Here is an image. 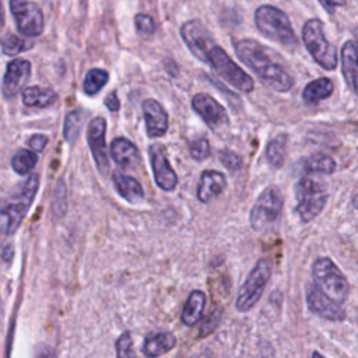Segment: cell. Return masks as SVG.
<instances>
[{"label": "cell", "instance_id": "cell-15", "mask_svg": "<svg viewBox=\"0 0 358 358\" xmlns=\"http://www.w3.org/2000/svg\"><path fill=\"white\" fill-rule=\"evenodd\" d=\"M105 131H106V122L101 116L92 119L87 127V141H88L90 150L92 152L94 161L102 173L108 172V169H109V159L106 155Z\"/></svg>", "mask_w": 358, "mask_h": 358}, {"label": "cell", "instance_id": "cell-23", "mask_svg": "<svg viewBox=\"0 0 358 358\" xmlns=\"http://www.w3.org/2000/svg\"><path fill=\"white\" fill-rule=\"evenodd\" d=\"M206 308V295L203 291L194 289L190 292L187 301L185 302V306L182 309V322L186 326H194L203 316Z\"/></svg>", "mask_w": 358, "mask_h": 358}, {"label": "cell", "instance_id": "cell-12", "mask_svg": "<svg viewBox=\"0 0 358 358\" xmlns=\"http://www.w3.org/2000/svg\"><path fill=\"white\" fill-rule=\"evenodd\" d=\"M306 303L308 308L317 316L331 320L341 322L345 319V310L341 303L333 301L323 291H320L315 282L306 285Z\"/></svg>", "mask_w": 358, "mask_h": 358}, {"label": "cell", "instance_id": "cell-9", "mask_svg": "<svg viewBox=\"0 0 358 358\" xmlns=\"http://www.w3.org/2000/svg\"><path fill=\"white\" fill-rule=\"evenodd\" d=\"M284 199L281 190L277 186H267L256 199L250 214L249 221L255 231H263L273 225L282 210Z\"/></svg>", "mask_w": 358, "mask_h": 358}, {"label": "cell", "instance_id": "cell-36", "mask_svg": "<svg viewBox=\"0 0 358 358\" xmlns=\"http://www.w3.org/2000/svg\"><path fill=\"white\" fill-rule=\"evenodd\" d=\"M220 161L229 169V171H236L242 166V159L241 157L231 151V150H221L220 151Z\"/></svg>", "mask_w": 358, "mask_h": 358}, {"label": "cell", "instance_id": "cell-24", "mask_svg": "<svg viewBox=\"0 0 358 358\" xmlns=\"http://www.w3.org/2000/svg\"><path fill=\"white\" fill-rule=\"evenodd\" d=\"M175 343H176V338L169 331L151 334L144 341L143 354L147 357H159L171 351L175 347Z\"/></svg>", "mask_w": 358, "mask_h": 358}, {"label": "cell", "instance_id": "cell-11", "mask_svg": "<svg viewBox=\"0 0 358 358\" xmlns=\"http://www.w3.org/2000/svg\"><path fill=\"white\" fill-rule=\"evenodd\" d=\"M180 35L189 50L201 62L207 63L210 50L215 46L214 38L208 29L196 20L187 21L180 28Z\"/></svg>", "mask_w": 358, "mask_h": 358}, {"label": "cell", "instance_id": "cell-26", "mask_svg": "<svg viewBox=\"0 0 358 358\" xmlns=\"http://www.w3.org/2000/svg\"><path fill=\"white\" fill-rule=\"evenodd\" d=\"M303 169L310 173H320V175H331L336 171V161L329 157L327 154H313L303 159L302 162Z\"/></svg>", "mask_w": 358, "mask_h": 358}, {"label": "cell", "instance_id": "cell-4", "mask_svg": "<svg viewBox=\"0 0 358 358\" xmlns=\"http://www.w3.org/2000/svg\"><path fill=\"white\" fill-rule=\"evenodd\" d=\"M327 187L323 180L315 176H303L295 185L296 213L303 222L316 218L327 203Z\"/></svg>", "mask_w": 358, "mask_h": 358}, {"label": "cell", "instance_id": "cell-25", "mask_svg": "<svg viewBox=\"0 0 358 358\" xmlns=\"http://www.w3.org/2000/svg\"><path fill=\"white\" fill-rule=\"evenodd\" d=\"M57 99V94L50 88L28 87L22 91V102L29 108H46Z\"/></svg>", "mask_w": 358, "mask_h": 358}, {"label": "cell", "instance_id": "cell-14", "mask_svg": "<svg viewBox=\"0 0 358 358\" xmlns=\"http://www.w3.org/2000/svg\"><path fill=\"white\" fill-rule=\"evenodd\" d=\"M148 152H150V161H151L155 183L162 190L172 192L178 185V176L168 162L164 147L161 144H152Z\"/></svg>", "mask_w": 358, "mask_h": 358}, {"label": "cell", "instance_id": "cell-34", "mask_svg": "<svg viewBox=\"0 0 358 358\" xmlns=\"http://www.w3.org/2000/svg\"><path fill=\"white\" fill-rule=\"evenodd\" d=\"M211 150H210V143L207 138L201 137V138H197L194 140L192 144H190V155L197 159V161H203L206 159L208 155H210Z\"/></svg>", "mask_w": 358, "mask_h": 358}, {"label": "cell", "instance_id": "cell-19", "mask_svg": "<svg viewBox=\"0 0 358 358\" xmlns=\"http://www.w3.org/2000/svg\"><path fill=\"white\" fill-rule=\"evenodd\" d=\"M227 187L225 176L218 171H204L200 176L197 197L201 203H208L220 196Z\"/></svg>", "mask_w": 358, "mask_h": 358}, {"label": "cell", "instance_id": "cell-37", "mask_svg": "<svg viewBox=\"0 0 358 358\" xmlns=\"http://www.w3.org/2000/svg\"><path fill=\"white\" fill-rule=\"evenodd\" d=\"M220 317H221V315H220V312H213L206 320H204V323H203V326H201V329H200V334L201 336H207L208 333H211L215 327H217V324H218V322H220Z\"/></svg>", "mask_w": 358, "mask_h": 358}, {"label": "cell", "instance_id": "cell-1", "mask_svg": "<svg viewBox=\"0 0 358 358\" xmlns=\"http://www.w3.org/2000/svg\"><path fill=\"white\" fill-rule=\"evenodd\" d=\"M235 53L268 88L287 92L294 85V78L280 55L255 39H239L234 43Z\"/></svg>", "mask_w": 358, "mask_h": 358}, {"label": "cell", "instance_id": "cell-22", "mask_svg": "<svg viewBox=\"0 0 358 358\" xmlns=\"http://www.w3.org/2000/svg\"><path fill=\"white\" fill-rule=\"evenodd\" d=\"M333 91H334L333 81L327 77H319L310 81L309 84H306V87L302 91V99L308 105H317L320 101L331 96Z\"/></svg>", "mask_w": 358, "mask_h": 358}, {"label": "cell", "instance_id": "cell-38", "mask_svg": "<svg viewBox=\"0 0 358 358\" xmlns=\"http://www.w3.org/2000/svg\"><path fill=\"white\" fill-rule=\"evenodd\" d=\"M48 140H49V138H48V136H45V134H34V136L29 137L28 145H29V148L34 150V151H43L45 147H46V144H48Z\"/></svg>", "mask_w": 358, "mask_h": 358}, {"label": "cell", "instance_id": "cell-13", "mask_svg": "<svg viewBox=\"0 0 358 358\" xmlns=\"http://www.w3.org/2000/svg\"><path fill=\"white\" fill-rule=\"evenodd\" d=\"M192 108L213 130H221L229 124V117L224 106L208 94H196L192 99Z\"/></svg>", "mask_w": 358, "mask_h": 358}, {"label": "cell", "instance_id": "cell-40", "mask_svg": "<svg viewBox=\"0 0 358 358\" xmlns=\"http://www.w3.org/2000/svg\"><path fill=\"white\" fill-rule=\"evenodd\" d=\"M105 105H106L108 109L112 110V112H116V110L120 108V102H119L117 94H116L115 91L110 92V94L105 98Z\"/></svg>", "mask_w": 358, "mask_h": 358}, {"label": "cell", "instance_id": "cell-3", "mask_svg": "<svg viewBox=\"0 0 358 358\" xmlns=\"http://www.w3.org/2000/svg\"><path fill=\"white\" fill-rule=\"evenodd\" d=\"M255 24L262 35L284 46H295L298 38L288 15L270 4H263L255 11Z\"/></svg>", "mask_w": 358, "mask_h": 358}, {"label": "cell", "instance_id": "cell-5", "mask_svg": "<svg viewBox=\"0 0 358 358\" xmlns=\"http://www.w3.org/2000/svg\"><path fill=\"white\" fill-rule=\"evenodd\" d=\"M302 41L313 60L324 70H334L337 66V49L327 39L323 22L317 18L308 20L302 27Z\"/></svg>", "mask_w": 358, "mask_h": 358}, {"label": "cell", "instance_id": "cell-39", "mask_svg": "<svg viewBox=\"0 0 358 358\" xmlns=\"http://www.w3.org/2000/svg\"><path fill=\"white\" fill-rule=\"evenodd\" d=\"M323 8L327 11V13H334L336 8L338 7H343L345 4V0H317Z\"/></svg>", "mask_w": 358, "mask_h": 358}, {"label": "cell", "instance_id": "cell-8", "mask_svg": "<svg viewBox=\"0 0 358 358\" xmlns=\"http://www.w3.org/2000/svg\"><path fill=\"white\" fill-rule=\"evenodd\" d=\"M207 63H210L211 67L214 69V71L224 81H227L229 85H232L235 90H238L243 94H249V92L253 91V88H255L253 78L245 70H242L228 56V53L222 48H220L218 45H215L210 50Z\"/></svg>", "mask_w": 358, "mask_h": 358}, {"label": "cell", "instance_id": "cell-18", "mask_svg": "<svg viewBox=\"0 0 358 358\" xmlns=\"http://www.w3.org/2000/svg\"><path fill=\"white\" fill-rule=\"evenodd\" d=\"M341 71L345 84L358 95V43L355 41H347L341 48Z\"/></svg>", "mask_w": 358, "mask_h": 358}, {"label": "cell", "instance_id": "cell-33", "mask_svg": "<svg viewBox=\"0 0 358 358\" xmlns=\"http://www.w3.org/2000/svg\"><path fill=\"white\" fill-rule=\"evenodd\" d=\"M137 32L143 36H151L155 32V22L147 14H137L134 18Z\"/></svg>", "mask_w": 358, "mask_h": 358}, {"label": "cell", "instance_id": "cell-10", "mask_svg": "<svg viewBox=\"0 0 358 358\" xmlns=\"http://www.w3.org/2000/svg\"><path fill=\"white\" fill-rule=\"evenodd\" d=\"M10 11L22 35L34 38L42 34L45 20L36 3L31 0H10Z\"/></svg>", "mask_w": 358, "mask_h": 358}, {"label": "cell", "instance_id": "cell-16", "mask_svg": "<svg viewBox=\"0 0 358 358\" xmlns=\"http://www.w3.org/2000/svg\"><path fill=\"white\" fill-rule=\"evenodd\" d=\"M31 76V63L25 59H15L7 64L3 78V95L7 99L17 96L27 85Z\"/></svg>", "mask_w": 358, "mask_h": 358}, {"label": "cell", "instance_id": "cell-35", "mask_svg": "<svg viewBox=\"0 0 358 358\" xmlns=\"http://www.w3.org/2000/svg\"><path fill=\"white\" fill-rule=\"evenodd\" d=\"M116 354L117 357L126 358V357H134V351H133V340L130 333H123L117 341H116Z\"/></svg>", "mask_w": 358, "mask_h": 358}, {"label": "cell", "instance_id": "cell-6", "mask_svg": "<svg viewBox=\"0 0 358 358\" xmlns=\"http://www.w3.org/2000/svg\"><path fill=\"white\" fill-rule=\"evenodd\" d=\"M312 277L316 287L338 303H344L350 294V284L343 271L329 259L319 257L312 266Z\"/></svg>", "mask_w": 358, "mask_h": 358}, {"label": "cell", "instance_id": "cell-29", "mask_svg": "<svg viewBox=\"0 0 358 358\" xmlns=\"http://www.w3.org/2000/svg\"><path fill=\"white\" fill-rule=\"evenodd\" d=\"M84 119H85V115L81 110H71L67 113L64 119V126H63V136L67 143L71 144L78 138L84 124Z\"/></svg>", "mask_w": 358, "mask_h": 358}, {"label": "cell", "instance_id": "cell-7", "mask_svg": "<svg viewBox=\"0 0 358 358\" xmlns=\"http://www.w3.org/2000/svg\"><path fill=\"white\" fill-rule=\"evenodd\" d=\"M270 263L266 259H259L239 288L236 298V309L239 312H248L259 302L270 281Z\"/></svg>", "mask_w": 358, "mask_h": 358}, {"label": "cell", "instance_id": "cell-42", "mask_svg": "<svg viewBox=\"0 0 358 358\" xmlns=\"http://www.w3.org/2000/svg\"><path fill=\"white\" fill-rule=\"evenodd\" d=\"M4 25V8H3V4L0 1V28Z\"/></svg>", "mask_w": 358, "mask_h": 358}, {"label": "cell", "instance_id": "cell-21", "mask_svg": "<svg viewBox=\"0 0 358 358\" xmlns=\"http://www.w3.org/2000/svg\"><path fill=\"white\" fill-rule=\"evenodd\" d=\"M113 185L116 192L129 203H138L144 199V190L141 185L131 176L124 173H113Z\"/></svg>", "mask_w": 358, "mask_h": 358}, {"label": "cell", "instance_id": "cell-41", "mask_svg": "<svg viewBox=\"0 0 358 358\" xmlns=\"http://www.w3.org/2000/svg\"><path fill=\"white\" fill-rule=\"evenodd\" d=\"M13 255H14V249L11 245H7L3 248V252H1V259L4 262H10L13 259Z\"/></svg>", "mask_w": 358, "mask_h": 358}, {"label": "cell", "instance_id": "cell-17", "mask_svg": "<svg viewBox=\"0 0 358 358\" xmlns=\"http://www.w3.org/2000/svg\"><path fill=\"white\" fill-rule=\"evenodd\" d=\"M145 120V130L150 137H159L168 130V115L155 99H145L141 105Z\"/></svg>", "mask_w": 358, "mask_h": 358}, {"label": "cell", "instance_id": "cell-27", "mask_svg": "<svg viewBox=\"0 0 358 358\" xmlns=\"http://www.w3.org/2000/svg\"><path fill=\"white\" fill-rule=\"evenodd\" d=\"M0 46L4 55L7 56H17L34 46V41L29 36H20L15 34H6L1 41Z\"/></svg>", "mask_w": 358, "mask_h": 358}, {"label": "cell", "instance_id": "cell-32", "mask_svg": "<svg viewBox=\"0 0 358 358\" xmlns=\"http://www.w3.org/2000/svg\"><path fill=\"white\" fill-rule=\"evenodd\" d=\"M67 210V197H66V186L63 180H59L53 193V201H52V211L56 217L64 215Z\"/></svg>", "mask_w": 358, "mask_h": 358}, {"label": "cell", "instance_id": "cell-31", "mask_svg": "<svg viewBox=\"0 0 358 358\" xmlns=\"http://www.w3.org/2000/svg\"><path fill=\"white\" fill-rule=\"evenodd\" d=\"M38 162V157L31 150H20L11 159L13 169L20 175H27L31 172Z\"/></svg>", "mask_w": 358, "mask_h": 358}, {"label": "cell", "instance_id": "cell-30", "mask_svg": "<svg viewBox=\"0 0 358 358\" xmlns=\"http://www.w3.org/2000/svg\"><path fill=\"white\" fill-rule=\"evenodd\" d=\"M109 74L106 70L102 69H91L84 78L83 90L87 95H95L98 94L108 83Z\"/></svg>", "mask_w": 358, "mask_h": 358}, {"label": "cell", "instance_id": "cell-20", "mask_svg": "<svg viewBox=\"0 0 358 358\" xmlns=\"http://www.w3.org/2000/svg\"><path fill=\"white\" fill-rule=\"evenodd\" d=\"M110 155L113 161L124 169L133 168L140 162V154L137 147L124 137H117L112 141Z\"/></svg>", "mask_w": 358, "mask_h": 358}, {"label": "cell", "instance_id": "cell-2", "mask_svg": "<svg viewBox=\"0 0 358 358\" xmlns=\"http://www.w3.org/2000/svg\"><path fill=\"white\" fill-rule=\"evenodd\" d=\"M38 187L39 178L36 173H34L22 183L8 203L0 207V232L3 235H13L20 228L35 199Z\"/></svg>", "mask_w": 358, "mask_h": 358}, {"label": "cell", "instance_id": "cell-28", "mask_svg": "<svg viewBox=\"0 0 358 358\" xmlns=\"http://www.w3.org/2000/svg\"><path fill=\"white\" fill-rule=\"evenodd\" d=\"M285 155H287V136L278 134L268 141L266 147V157L268 164H271L275 168H280L285 162Z\"/></svg>", "mask_w": 358, "mask_h": 358}, {"label": "cell", "instance_id": "cell-43", "mask_svg": "<svg viewBox=\"0 0 358 358\" xmlns=\"http://www.w3.org/2000/svg\"><path fill=\"white\" fill-rule=\"evenodd\" d=\"M352 206H354L355 208H358V193H355L354 197H352Z\"/></svg>", "mask_w": 358, "mask_h": 358}]
</instances>
